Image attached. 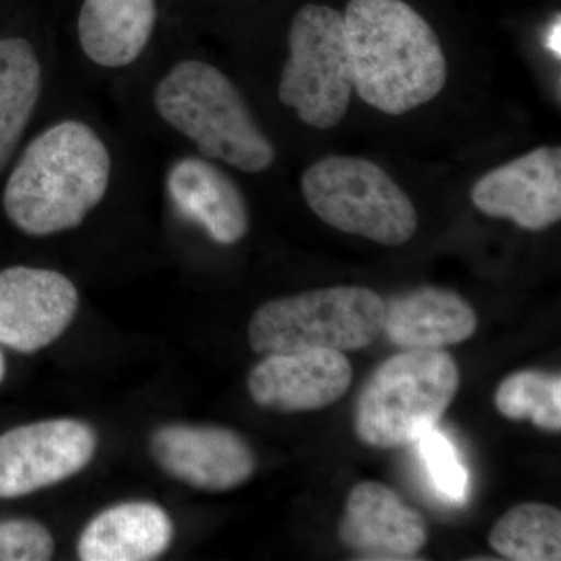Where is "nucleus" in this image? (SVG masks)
Masks as SVG:
<instances>
[{
	"label": "nucleus",
	"mask_w": 561,
	"mask_h": 561,
	"mask_svg": "<svg viewBox=\"0 0 561 561\" xmlns=\"http://www.w3.org/2000/svg\"><path fill=\"white\" fill-rule=\"evenodd\" d=\"M343 22L354 91L367 105L401 116L440 94L448 77L440 39L404 0H350Z\"/></svg>",
	"instance_id": "1"
},
{
	"label": "nucleus",
	"mask_w": 561,
	"mask_h": 561,
	"mask_svg": "<svg viewBox=\"0 0 561 561\" xmlns=\"http://www.w3.org/2000/svg\"><path fill=\"white\" fill-rule=\"evenodd\" d=\"M113 161L84 122L51 125L28 144L3 191L11 224L35 238L80 227L110 187Z\"/></svg>",
	"instance_id": "2"
},
{
	"label": "nucleus",
	"mask_w": 561,
	"mask_h": 561,
	"mask_svg": "<svg viewBox=\"0 0 561 561\" xmlns=\"http://www.w3.org/2000/svg\"><path fill=\"white\" fill-rule=\"evenodd\" d=\"M153 105L161 119L208 160L245 173L267 171L276 160L272 140L254 121L241 91L209 62L183 60L172 66L154 88Z\"/></svg>",
	"instance_id": "3"
},
{
	"label": "nucleus",
	"mask_w": 561,
	"mask_h": 561,
	"mask_svg": "<svg viewBox=\"0 0 561 561\" xmlns=\"http://www.w3.org/2000/svg\"><path fill=\"white\" fill-rule=\"evenodd\" d=\"M459 389V368L443 350H404L382 362L357 400L354 431L373 448L411 445L437 426Z\"/></svg>",
	"instance_id": "4"
},
{
	"label": "nucleus",
	"mask_w": 561,
	"mask_h": 561,
	"mask_svg": "<svg viewBox=\"0 0 561 561\" xmlns=\"http://www.w3.org/2000/svg\"><path fill=\"white\" fill-rule=\"evenodd\" d=\"M386 301L367 287H328L265 302L249 327L257 354L367 348L382 332Z\"/></svg>",
	"instance_id": "5"
},
{
	"label": "nucleus",
	"mask_w": 561,
	"mask_h": 561,
	"mask_svg": "<svg viewBox=\"0 0 561 561\" xmlns=\"http://www.w3.org/2000/svg\"><path fill=\"white\" fill-rule=\"evenodd\" d=\"M301 192L324 224L382 245H402L419 228L408 194L381 165L365 158H323L302 173Z\"/></svg>",
	"instance_id": "6"
},
{
	"label": "nucleus",
	"mask_w": 561,
	"mask_h": 561,
	"mask_svg": "<svg viewBox=\"0 0 561 561\" xmlns=\"http://www.w3.org/2000/svg\"><path fill=\"white\" fill-rule=\"evenodd\" d=\"M353 70L341 11L308 3L291 20L289 58L280 70V103L306 125L334 128L348 113Z\"/></svg>",
	"instance_id": "7"
},
{
	"label": "nucleus",
	"mask_w": 561,
	"mask_h": 561,
	"mask_svg": "<svg viewBox=\"0 0 561 561\" xmlns=\"http://www.w3.org/2000/svg\"><path fill=\"white\" fill-rule=\"evenodd\" d=\"M98 449L84 421L60 419L14 427L0 435V500L27 496L79 474Z\"/></svg>",
	"instance_id": "8"
},
{
	"label": "nucleus",
	"mask_w": 561,
	"mask_h": 561,
	"mask_svg": "<svg viewBox=\"0 0 561 561\" xmlns=\"http://www.w3.org/2000/svg\"><path fill=\"white\" fill-rule=\"evenodd\" d=\"M79 309V291L68 276L47 268L0 271V345L32 354L68 330Z\"/></svg>",
	"instance_id": "9"
},
{
	"label": "nucleus",
	"mask_w": 561,
	"mask_h": 561,
	"mask_svg": "<svg viewBox=\"0 0 561 561\" xmlns=\"http://www.w3.org/2000/svg\"><path fill=\"white\" fill-rule=\"evenodd\" d=\"M150 453L162 471L198 490L238 489L256 470L245 438L219 426L165 424L151 434Z\"/></svg>",
	"instance_id": "10"
},
{
	"label": "nucleus",
	"mask_w": 561,
	"mask_h": 561,
	"mask_svg": "<svg viewBox=\"0 0 561 561\" xmlns=\"http://www.w3.org/2000/svg\"><path fill=\"white\" fill-rule=\"evenodd\" d=\"M476 208L508 219L524 230L541 231L561 219V149L540 147L476 181Z\"/></svg>",
	"instance_id": "11"
},
{
	"label": "nucleus",
	"mask_w": 561,
	"mask_h": 561,
	"mask_svg": "<svg viewBox=\"0 0 561 561\" xmlns=\"http://www.w3.org/2000/svg\"><path fill=\"white\" fill-rule=\"evenodd\" d=\"M353 367L341 351L268 354L249 376L251 400L275 412L319 411L341 400Z\"/></svg>",
	"instance_id": "12"
},
{
	"label": "nucleus",
	"mask_w": 561,
	"mask_h": 561,
	"mask_svg": "<svg viewBox=\"0 0 561 561\" xmlns=\"http://www.w3.org/2000/svg\"><path fill=\"white\" fill-rule=\"evenodd\" d=\"M341 540L365 560H412L426 545L427 527L397 491L360 482L346 501Z\"/></svg>",
	"instance_id": "13"
},
{
	"label": "nucleus",
	"mask_w": 561,
	"mask_h": 561,
	"mask_svg": "<svg viewBox=\"0 0 561 561\" xmlns=\"http://www.w3.org/2000/svg\"><path fill=\"white\" fill-rule=\"evenodd\" d=\"M173 208L220 245H234L249 232L250 214L241 187L208 158L184 157L165 176Z\"/></svg>",
	"instance_id": "14"
},
{
	"label": "nucleus",
	"mask_w": 561,
	"mask_h": 561,
	"mask_svg": "<svg viewBox=\"0 0 561 561\" xmlns=\"http://www.w3.org/2000/svg\"><path fill=\"white\" fill-rule=\"evenodd\" d=\"M478 316L456 291L423 287L386 302L382 332L402 350H443L468 341Z\"/></svg>",
	"instance_id": "15"
},
{
	"label": "nucleus",
	"mask_w": 561,
	"mask_h": 561,
	"mask_svg": "<svg viewBox=\"0 0 561 561\" xmlns=\"http://www.w3.org/2000/svg\"><path fill=\"white\" fill-rule=\"evenodd\" d=\"M172 538L173 523L161 505L122 502L88 523L77 553L83 561H150L168 551Z\"/></svg>",
	"instance_id": "16"
},
{
	"label": "nucleus",
	"mask_w": 561,
	"mask_h": 561,
	"mask_svg": "<svg viewBox=\"0 0 561 561\" xmlns=\"http://www.w3.org/2000/svg\"><path fill=\"white\" fill-rule=\"evenodd\" d=\"M157 20V0H83L81 50L102 68H127L149 46Z\"/></svg>",
	"instance_id": "17"
},
{
	"label": "nucleus",
	"mask_w": 561,
	"mask_h": 561,
	"mask_svg": "<svg viewBox=\"0 0 561 561\" xmlns=\"http://www.w3.org/2000/svg\"><path fill=\"white\" fill-rule=\"evenodd\" d=\"M43 90V68L24 38L0 39V172L31 124Z\"/></svg>",
	"instance_id": "18"
},
{
	"label": "nucleus",
	"mask_w": 561,
	"mask_h": 561,
	"mask_svg": "<svg viewBox=\"0 0 561 561\" xmlns=\"http://www.w3.org/2000/svg\"><path fill=\"white\" fill-rule=\"evenodd\" d=\"M490 546L513 561L561 560V513L548 504L516 505L494 524Z\"/></svg>",
	"instance_id": "19"
},
{
	"label": "nucleus",
	"mask_w": 561,
	"mask_h": 561,
	"mask_svg": "<svg viewBox=\"0 0 561 561\" xmlns=\"http://www.w3.org/2000/svg\"><path fill=\"white\" fill-rule=\"evenodd\" d=\"M508 420H531L540 430H561V378L542 371H519L502 381L494 397Z\"/></svg>",
	"instance_id": "20"
},
{
	"label": "nucleus",
	"mask_w": 561,
	"mask_h": 561,
	"mask_svg": "<svg viewBox=\"0 0 561 561\" xmlns=\"http://www.w3.org/2000/svg\"><path fill=\"white\" fill-rule=\"evenodd\" d=\"M415 445L434 493L454 507L467 504L470 474L448 435L434 426L424 431Z\"/></svg>",
	"instance_id": "21"
},
{
	"label": "nucleus",
	"mask_w": 561,
	"mask_h": 561,
	"mask_svg": "<svg viewBox=\"0 0 561 561\" xmlns=\"http://www.w3.org/2000/svg\"><path fill=\"white\" fill-rule=\"evenodd\" d=\"M50 531L31 519L0 522V561H47L54 557Z\"/></svg>",
	"instance_id": "22"
},
{
	"label": "nucleus",
	"mask_w": 561,
	"mask_h": 561,
	"mask_svg": "<svg viewBox=\"0 0 561 561\" xmlns=\"http://www.w3.org/2000/svg\"><path fill=\"white\" fill-rule=\"evenodd\" d=\"M560 18H557L556 22L551 25L548 33H546V47L548 50H551L553 57L559 58L560 60V51H561V43H560Z\"/></svg>",
	"instance_id": "23"
},
{
	"label": "nucleus",
	"mask_w": 561,
	"mask_h": 561,
	"mask_svg": "<svg viewBox=\"0 0 561 561\" xmlns=\"http://www.w3.org/2000/svg\"><path fill=\"white\" fill-rule=\"evenodd\" d=\"M3 376H5V359H3L2 351H0V382L3 381Z\"/></svg>",
	"instance_id": "24"
}]
</instances>
